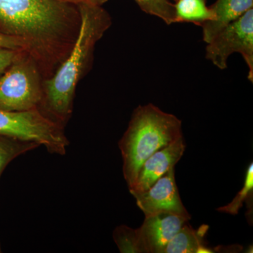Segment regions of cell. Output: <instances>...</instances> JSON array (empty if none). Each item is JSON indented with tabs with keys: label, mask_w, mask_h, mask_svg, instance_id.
<instances>
[{
	"label": "cell",
	"mask_w": 253,
	"mask_h": 253,
	"mask_svg": "<svg viewBox=\"0 0 253 253\" xmlns=\"http://www.w3.org/2000/svg\"><path fill=\"white\" fill-rule=\"evenodd\" d=\"M185 148L184 137L181 136L148 158L141 166L134 186L129 189L131 194L134 196L150 189L158 179L179 162Z\"/></svg>",
	"instance_id": "9"
},
{
	"label": "cell",
	"mask_w": 253,
	"mask_h": 253,
	"mask_svg": "<svg viewBox=\"0 0 253 253\" xmlns=\"http://www.w3.org/2000/svg\"><path fill=\"white\" fill-rule=\"evenodd\" d=\"M174 5L175 23H192L202 26L214 19L212 8L206 0H177Z\"/></svg>",
	"instance_id": "12"
},
{
	"label": "cell",
	"mask_w": 253,
	"mask_h": 253,
	"mask_svg": "<svg viewBox=\"0 0 253 253\" xmlns=\"http://www.w3.org/2000/svg\"><path fill=\"white\" fill-rule=\"evenodd\" d=\"M183 136L181 121L152 104L139 106L119 141L123 175L130 189L145 161Z\"/></svg>",
	"instance_id": "3"
},
{
	"label": "cell",
	"mask_w": 253,
	"mask_h": 253,
	"mask_svg": "<svg viewBox=\"0 0 253 253\" xmlns=\"http://www.w3.org/2000/svg\"><path fill=\"white\" fill-rule=\"evenodd\" d=\"M133 196L145 217L167 212L191 219V215L181 202L176 184L174 167L158 179L150 189Z\"/></svg>",
	"instance_id": "7"
},
{
	"label": "cell",
	"mask_w": 253,
	"mask_h": 253,
	"mask_svg": "<svg viewBox=\"0 0 253 253\" xmlns=\"http://www.w3.org/2000/svg\"><path fill=\"white\" fill-rule=\"evenodd\" d=\"M78 8L81 24L76 41L54 74L42 83L41 111L61 126L72 113L76 86L90 61L95 44L111 26V18L101 6L83 4Z\"/></svg>",
	"instance_id": "2"
},
{
	"label": "cell",
	"mask_w": 253,
	"mask_h": 253,
	"mask_svg": "<svg viewBox=\"0 0 253 253\" xmlns=\"http://www.w3.org/2000/svg\"><path fill=\"white\" fill-rule=\"evenodd\" d=\"M253 164L251 163L246 171V179L244 186L238 193L236 197L230 204L223 207L217 208V211L221 212L229 213L231 214H237L243 204L249 198L253 196Z\"/></svg>",
	"instance_id": "16"
},
{
	"label": "cell",
	"mask_w": 253,
	"mask_h": 253,
	"mask_svg": "<svg viewBox=\"0 0 253 253\" xmlns=\"http://www.w3.org/2000/svg\"><path fill=\"white\" fill-rule=\"evenodd\" d=\"M58 1L76 5V6L83 4L99 5V6H101V5L106 2L107 0H58Z\"/></svg>",
	"instance_id": "19"
},
{
	"label": "cell",
	"mask_w": 253,
	"mask_h": 253,
	"mask_svg": "<svg viewBox=\"0 0 253 253\" xmlns=\"http://www.w3.org/2000/svg\"><path fill=\"white\" fill-rule=\"evenodd\" d=\"M208 229V226L204 225L199 230H194L187 221L168 243L163 253H212L203 241Z\"/></svg>",
	"instance_id": "11"
},
{
	"label": "cell",
	"mask_w": 253,
	"mask_h": 253,
	"mask_svg": "<svg viewBox=\"0 0 253 253\" xmlns=\"http://www.w3.org/2000/svg\"><path fill=\"white\" fill-rule=\"evenodd\" d=\"M40 146L34 141L0 135V176L13 160Z\"/></svg>",
	"instance_id": "13"
},
{
	"label": "cell",
	"mask_w": 253,
	"mask_h": 253,
	"mask_svg": "<svg viewBox=\"0 0 253 253\" xmlns=\"http://www.w3.org/2000/svg\"><path fill=\"white\" fill-rule=\"evenodd\" d=\"M0 135L34 141L51 154L64 155L69 145L63 126L39 109L21 112L0 109Z\"/></svg>",
	"instance_id": "5"
},
{
	"label": "cell",
	"mask_w": 253,
	"mask_h": 253,
	"mask_svg": "<svg viewBox=\"0 0 253 253\" xmlns=\"http://www.w3.org/2000/svg\"><path fill=\"white\" fill-rule=\"evenodd\" d=\"M143 11L162 19L166 24L175 23L174 5L168 0H135Z\"/></svg>",
	"instance_id": "14"
},
{
	"label": "cell",
	"mask_w": 253,
	"mask_h": 253,
	"mask_svg": "<svg viewBox=\"0 0 253 253\" xmlns=\"http://www.w3.org/2000/svg\"><path fill=\"white\" fill-rule=\"evenodd\" d=\"M0 47L16 50V51H24V46L22 42L19 39L5 35L1 32H0Z\"/></svg>",
	"instance_id": "18"
},
{
	"label": "cell",
	"mask_w": 253,
	"mask_h": 253,
	"mask_svg": "<svg viewBox=\"0 0 253 253\" xmlns=\"http://www.w3.org/2000/svg\"><path fill=\"white\" fill-rule=\"evenodd\" d=\"M20 51L0 47V76L9 67Z\"/></svg>",
	"instance_id": "17"
},
{
	"label": "cell",
	"mask_w": 253,
	"mask_h": 253,
	"mask_svg": "<svg viewBox=\"0 0 253 253\" xmlns=\"http://www.w3.org/2000/svg\"><path fill=\"white\" fill-rule=\"evenodd\" d=\"M176 1H177V0H176Z\"/></svg>",
	"instance_id": "21"
},
{
	"label": "cell",
	"mask_w": 253,
	"mask_h": 253,
	"mask_svg": "<svg viewBox=\"0 0 253 253\" xmlns=\"http://www.w3.org/2000/svg\"><path fill=\"white\" fill-rule=\"evenodd\" d=\"M80 24L76 5L58 0H0V32L22 42L25 52L47 78L68 56Z\"/></svg>",
	"instance_id": "1"
},
{
	"label": "cell",
	"mask_w": 253,
	"mask_h": 253,
	"mask_svg": "<svg viewBox=\"0 0 253 253\" xmlns=\"http://www.w3.org/2000/svg\"><path fill=\"white\" fill-rule=\"evenodd\" d=\"M42 95L38 65L27 53L20 51L0 76V109L21 112L39 109Z\"/></svg>",
	"instance_id": "4"
},
{
	"label": "cell",
	"mask_w": 253,
	"mask_h": 253,
	"mask_svg": "<svg viewBox=\"0 0 253 253\" xmlns=\"http://www.w3.org/2000/svg\"><path fill=\"white\" fill-rule=\"evenodd\" d=\"M189 221L167 212L145 217L142 225L136 229L140 253H163L168 243Z\"/></svg>",
	"instance_id": "8"
},
{
	"label": "cell",
	"mask_w": 253,
	"mask_h": 253,
	"mask_svg": "<svg viewBox=\"0 0 253 253\" xmlns=\"http://www.w3.org/2000/svg\"><path fill=\"white\" fill-rule=\"evenodd\" d=\"M113 239L120 252L140 253L136 229H132L126 225L118 226L113 231Z\"/></svg>",
	"instance_id": "15"
},
{
	"label": "cell",
	"mask_w": 253,
	"mask_h": 253,
	"mask_svg": "<svg viewBox=\"0 0 253 253\" xmlns=\"http://www.w3.org/2000/svg\"><path fill=\"white\" fill-rule=\"evenodd\" d=\"M239 53L249 68V80L253 81V9L229 23L207 44L206 59L219 69L227 67V60Z\"/></svg>",
	"instance_id": "6"
},
{
	"label": "cell",
	"mask_w": 253,
	"mask_h": 253,
	"mask_svg": "<svg viewBox=\"0 0 253 253\" xmlns=\"http://www.w3.org/2000/svg\"><path fill=\"white\" fill-rule=\"evenodd\" d=\"M0 253H1V249H0Z\"/></svg>",
	"instance_id": "20"
},
{
	"label": "cell",
	"mask_w": 253,
	"mask_h": 253,
	"mask_svg": "<svg viewBox=\"0 0 253 253\" xmlns=\"http://www.w3.org/2000/svg\"><path fill=\"white\" fill-rule=\"evenodd\" d=\"M253 0H217L211 6L214 19L202 26L205 42H210L223 28L253 9Z\"/></svg>",
	"instance_id": "10"
}]
</instances>
